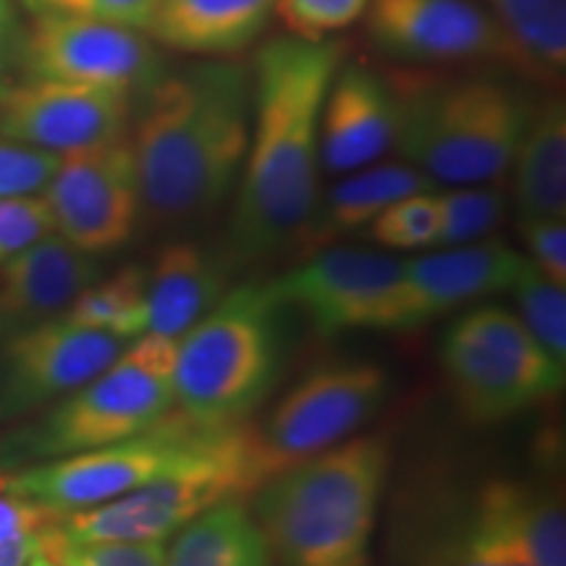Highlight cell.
<instances>
[{"mask_svg":"<svg viewBox=\"0 0 566 566\" xmlns=\"http://www.w3.org/2000/svg\"><path fill=\"white\" fill-rule=\"evenodd\" d=\"M53 233V218L42 195L0 200V265Z\"/></svg>","mask_w":566,"mask_h":566,"instance_id":"34","label":"cell"},{"mask_svg":"<svg viewBox=\"0 0 566 566\" xmlns=\"http://www.w3.org/2000/svg\"><path fill=\"white\" fill-rule=\"evenodd\" d=\"M509 179L520 221L566 218V105L554 92L533 101Z\"/></svg>","mask_w":566,"mask_h":566,"instance_id":"22","label":"cell"},{"mask_svg":"<svg viewBox=\"0 0 566 566\" xmlns=\"http://www.w3.org/2000/svg\"><path fill=\"white\" fill-rule=\"evenodd\" d=\"M522 252L501 239L405 260L399 281L380 310L375 331H415L472 304L506 294Z\"/></svg>","mask_w":566,"mask_h":566,"instance_id":"17","label":"cell"},{"mask_svg":"<svg viewBox=\"0 0 566 566\" xmlns=\"http://www.w3.org/2000/svg\"><path fill=\"white\" fill-rule=\"evenodd\" d=\"M61 155L34 150L0 137V200L3 197L40 195L59 166Z\"/></svg>","mask_w":566,"mask_h":566,"instance_id":"35","label":"cell"},{"mask_svg":"<svg viewBox=\"0 0 566 566\" xmlns=\"http://www.w3.org/2000/svg\"><path fill=\"white\" fill-rule=\"evenodd\" d=\"M405 260L363 247L317 250L271 283L286 310H296L317 336L375 331Z\"/></svg>","mask_w":566,"mask_h":566,"instance_id":"16","label":"cell"},{"mask_svg":"<svg viewBox=\"0 0 566 566\" xmlns=\"http://www.w3.org/2000/svg\"><path fill=\"white\" fill-rule=\"evenodd\" d=\"M166 566H275L244 501H226L189 522L166 548Z\"/></svg>","mask_w":566,"mask_h":566,"instance_id":"26","label":"cell"},{"mask_svg":"<svg viewBox=\"0 0 566 566\" xmlns=\"http://www.w3.org/2000/svg\"><path fill=\"white\" fill-rule=\"evenodd\" d=\"M27 566H63V564L55 562V558H51V556H45V554H38Z\"/></svg>","mask_w":566,"mask_h":566,"instance_id":"41","label":"cell"},{"mask_svg":"<svg viewBox=\"0 0 566 566\" xmlns=\"http://www.w3.org/2000/svg\"><path fill=\"white\" fill-rule=\"evenodd\" d=\"M363 19L375 51L399 66L512 63L504 32L475 0H367Z\"/></svg>","mask_w":566,"mask_h":566,"instance_id":"13","label":"cell"},{"mask_svg":"<svg viewBox=\"0 0 566 566\" xmlns=\"http://www.w3.org/2000/svg\"><path fill=\"white\" fill-rule=\"evenodd\" d=\"M525 258L558 286L566 289V218L520 221Z\"/></svg>","mask_w":566,"mask_h":566,"instance_id":"37","label":"cell"},{"mask_svg":"<svg viewBox=\"0 0 566 566\" xmlns=\"http://www.w3.org/2000/svg\"><path fill=\"white\" fill-rule=\"evenodd\" d=\"M32 17L38 13H66V17H84L113 21V24L147 30L153 17L155 0H19Z\"/></svg>","mask_w":566,"mask_h":566,"instance_id":"36","label":"cell"},{"mask_svg":"<svg viewBox=\"0 0 566 566\" xmlns=\"http://www.w3.org/2000/svg\"><path fill=\"white\" fill-rule=\"evenodd\" d=\"M48 530L42 554L63 566H166V543H63Z\"/></svg>","mask_w":566,"mask_h":566,"instance_id":"33","label":"cell"},{"mask_svg":"<svg viewBox=\"0 0 566 566\" xmlns=\"http://www.w3.org/2000/svg\"><path fill=\"white\" fill-rule=\"evenodd\" d=\"M17 61L32 80L118 90L134 101L171 69L142 30L66 13H38L19 38Z\"/></svg>","mask_w":566,"mask_h":566,"instance_id":"11","label":"cell"},{"mask_svg":"<svg viewBox=\"0 0 566 566\" xmlns=\"http://www.w3.org/2000/svg\"><path fill=\"white\" fill-rule=\"evenodd\" d=\"M433 189L436 181L405 160H378L359 171L344 174L342 181L328 189V195L317 197L300 242L302 247L307 244L313 250H323L331 239L367 229L394 202L405 200L409 195L433 192Z\"/></svg>","mask_w":566,"mask_h":566,"instance_id":"23","label":"cell"},{"mask_svg":"<svg viewBox=\"0 0 566 566\" xmlns=\"http://www.w3.org/2000/svg\"><path fill=\"white\" fill-rule=\"evenodd\" d=\"M472 495L491 520L516 537L535 566H566V512L556 488L493 478Z\"/></svg>","mask_w":566,"mask_h":566,"instance_id":"24","label":"cell"},{"mask_svg":"<svg viewBox=\"0 0 566 566\" xmlns=\"http://www.w3.org/2000/svg\"><path fill=\"white\" fill-rule=\"evenodd\" d=\"M438 359L457 412L470 424L514 420L562 394L566 380V367L504 304L462 310L446 325Z\"/></svg>","mask_w":566,"mask_h":566,"instance_id":"8","label":"cell"},{"mask_svg":"<svg viewBox=\"0 0 566 566\" xmlns=\"http://www.w3.org/2000/svg\"><path fill=\"white\" fill-rule=\"evenodd\" d=\"M514 296L516 317L537 338V344L551 354V359L566 367V292L546 279L522 254L509 292Z\"/></svg>","mask_w":566,"mask_h":566,"instance_id":"29","label":"cell"},{"mask_svg":"<svg viewBox=\"0 0 566 566\" xmlns=\"http://www.w3.org/2000/svg\"><path fill=\"white\" fill-rule=\"evenodd\" d=\"M265 483L254 424H229L187 467L48 530L63 543H166L208 509L244 501Z\"/></svg>","mask_w":566,"mask_h":566,"instance_id":"7","label":"cell"},{"mask_svg":"<svg viewBox=\"0 0 566 566\" xmlns=\"http://www.w3.org/2000/svg\"><path fill=\"white\" fill-rule=\"evenodd\" d=\"M61 317L82 328L103 331L124 344L147 334V268L126 265L111 279L92 281Z\"/></svg>","mask_w":566,"mask_h":566,"instance_id":"28","label":"cell"},{"mask_svg":"<svg viewBox=\"0 0 566 566\" xmlns=\"http://www.w3.org/2000/svg\"><path fill=\"white\" fill-rule=\"evenodd\" d=\"M388 394L391 378L370 359H334L310 370L254 424L265 480L357 436Z\"/></svg>","mask_w":566,"mask_h":566,"instance_id":"10","label":"cell"},{"mask_svg":"<svg viewBox=\"0 0 566 566\" xmlns=\"http://www.w3.org/2000/svg\"><path fill=\"white\" fill-rule=\"evenodd\" d=\"M417 566H535L516 537L491 520L478 501H464L422 541Z\"/></svg>","mask_w":566,"mask_h":566,"instance_id":"27","label":"cell"},{"mask_svg":"<svg viewBox=\"0 0 566 566\" xmlns=\"http://www.w3.org/2000/svg\"><path fill=\"white\" fill-rule=\"evenodd\" d=\"M101 279V263L48 233L0 265V342L59 317L71 300Z\"/></svg>","mask_w":566,"mask_h":566,"instance_id":"19","label":"cell"},{"mask_svg":"<svg viewBox=\"0 0 566 566\" xmlns=\"http://www.w3.org/2000/svg\"><path fill=\"white\" fill-rule=\"evenodd\" d=\"M342 61V42L292 34L254 53L250 142L226 247L233 265L260 263L300 242L321 197V116Z\"/></svg>","mask_w":566,"mask_h":566,"instance_id":"1","label":"cell"},{"mask_svg":"<svg viewBox=\"0 0 566 566\" xmlns=\"http://www.w3.org/2000/svg\"><path fill=\"white\" fill-rule=\"evenodd\" d=\"M438 197V247L483 242L504 223L509 200L493 184L449 187Z\"/></svg>","mask_w":566,"mask_h":566,"instance_id":"30","label":"cell"},{"mask_svg":"<svg viewBox=\"0 0 566 566\" xmlns=\"http://www.w3.org/2000/svg\"><path fill=\"white\" fill-rule=\"evenodd\" d=\"M509 42V69L556 90L566 71V0H475Z\"/></svg>","mask_w":566,"mask_h":566,"instance_id":"25","label":"cell"},{"mask_svg":"<svg viewBox=\"0 0 566 566\" xmlns=\"http://www.w3.org/2000/svg\"><path fill=\"white\" fill-rule=\"evenodd\" d=\"M231 258L192 239L168 242L147 271V334L179 342L231 289Z\"/></svg>","mask_w":566,"mask_h":566,"instance_id":"20","label":"cell"},{"mask_svg":"<svg viewBox=\"0 0 566 566\" xmlns=\"http://www.w3.org/2000/svg\"><path fill=\"white\" fill-rule=\"evenodd\" d=\"M275 0H155L145 34L163 51L197 59H233L254 45Z\"/></svg>","mask_w":566,"mask_h":566,"instance_id":"21","label":"cell"},{"mask_svg":"<svg viewBox=\"0 0 566 566\" xmlns=\"http://www.w3.org/2000/svg\"><path fill=\"white\" fill-rule=\"evenodd\" d=\"M394 95V150L446 187L495 184L509 174L533 97L485 71L399 66L386 74Z\"/></svg>","mask_w":566,"mask_h":566,"instance_id":"4","label":"cell"},{"mask_svg":"<svg viewBox=\"0 0 566 566\" xmlns=\"http://www.w3.org/2000/svg\"><path fill=\"white\" fill-rule=\"evenodd\" d=\"M38 554H42V533L0 541V566H27Z\"/></svg>","mask_w":566,"mask_h":566,"instance_id":"40","label":"cell"},{"mask_svg":"<svg viewBox=\"0 0 566 566\" xmlns=\"http://www.w3.org/2000/svg\"><path fill=\"white\" fill-rule=\"evenodd\" d=\"M250 124V63L200 59L168 69L139 97L132 118L147 221L187 229L216 216L239 184Z\"/></svg>","mask_w":566,"mask_h":566,"instance_id":"2","label":"cell"},{"mask_svg":"<svg viewBox=\"0 0 566 566\" xmlns=\"http://www.w3.org/2000/svg\"><path fill=\"white\" fill-rule=\"evenodd\" d=\"M367 0H275L273 17L286 34L302 40H331L365 17Z\"/></svg>","mask_w":566,"mask_h":566,"instance_id":"32","label":"cell"},{"mask_svg":"<svg viewBox=\"0 0 566 566\" xmlns=\"http://www.w3.org/2000/svg\"><path fill=\"white\" fill-rule=\"evenodd\" d=\"M283 315L271 283L231 286L176 342V409L205 428L250 420L279 386Z\"/></svg>","mask_w":566,"mask_h":566,"instance_id":"5","label":"cell"},{"mask_svg":"<svg viewBox=\"0 0 566 566\" xmlns=\"http://www.w3.org/2000/svg\"><path fill=\"white\" fill-rule=\"evenodd\" d=\"M391 472L386 436H352L268 478L250 514L275 566H370Z\"/></svg>","mask_w":566,"mask_h":566,"instance_id":"3","label":"cell"},{"mask_svg":"<svg viewBox=\"0 0 566 566\" xmlns=\"http://www.w3.org/2000/svg\"><path fill=\"white\" fill-rule=\"evenodd\" d=\"M124 342L66 317L0 342V428H9L69 396L105 370Z\"/></svg>","mask_w":566,"mask_h":566,"instance_id":"14","label":"cell"},{"mask_svg":"<svg viewBox=\"0 0 566 566\" xmlns=\"http://www.w3.org/2000/svg\"><path fill=\"white\" fill-rule=\"evenodd\" d=\"M19 48V30L13 19L11 0H0V90L9 84V69L17 61Z\"/></svg>","mask_w":566,"mask_h":566,"instance_id":"39","label":"cell"},{"mask_svg":"<svg viewBox=\"0 0 566 566\" xmlns=\"http://www.w3.org/2000/svg\"><path fill=\"white\" fill-rule=\"evenodd\" d=\"M63 514H55L53 509L34 504L30 499L0 491V541L19 535H40L48 527H53Z\"/></svg>","mask_w":566,"mask_h":566,"instance_id":"38","label":"cell"},{"mask_svg":"<svg viewBox=\"0 0 566 566\" xmlns=\"http://www.w3.org/2000/svg\"><path fill=\"white\" fill-rule=\"evenodd\" d=\"M375 244L396 252H417L438 247V197L433 192L409 195L394 202L367 226Z\"/></svg>","mask_w":566,"mask_h":566,"instance_id":"31","label":"cell"},{"mask_svg":"<svg viewBox=\"0 0 566 566\" xmlns=\"http://www.w3.org/2000/svg\"><path fill=\"white\" fill-rule=\"evenodd\" d=\"M40 195L63 242L92 258L122 250L145 218L129 134L61 155Z\"/></svg>","mask_w":566,"mask_h":566,"instance_id":"12","label":"cell"},{"mask_svg":"<svg viewBox=\"0 0 566 566\" xmlns=\"http://www.w3.org/2000/svg\"><path fill=\"white\" fill-rule=\"evenodd\" d=\"M176 342L145 334L69 396L0 433V470L134 438L176 409Z\"/></svg>","mask_w":566,"mask_h":566,"instance_id":"6","label":"cell"},{"mask_svg":"<svg viewBox=\"0 0 566 566\" xmlns=\"http://www.w3.org/2000/svg\"><path fill=\"white\" fill-rule=\"evenodd\" d=\"M221 430L197 424L174 409L150 430L126 441L0 470V491L30 499L55 514L84 512L181 470Z\"/></svg>","mask_w":566,"mask_h":566,"instance_id":"9","label":"cell"},{"mask_svg":"<svg viewBox=\"0 0 566 566\" xmlns=\"http://www.w3.org/2000/svg\"><path fill=\"white\" fill-rule=\"evenodd\" d=\"M394 95L386 74L338 63L321 116V168L344 176L373 166L394 147Z\"/></svg>","mask_w":566,"mask_h":566,"instance_id":"18","label":"cell"},{"mask_svg":"<svg viewBox=\"0 0 566 566\" xmlns=\"http://www.w3.org/2000/svg\"><path fill=\"white\" fill-rule=\"evenodd\" d=\"M134 105L118 90L24 76L0 90V137L53 155L87 150L126 137Z\"/></svg>","mask_w":566,"mask_h":566,"instance_id":"15","label":"cell"}]
</instances>
